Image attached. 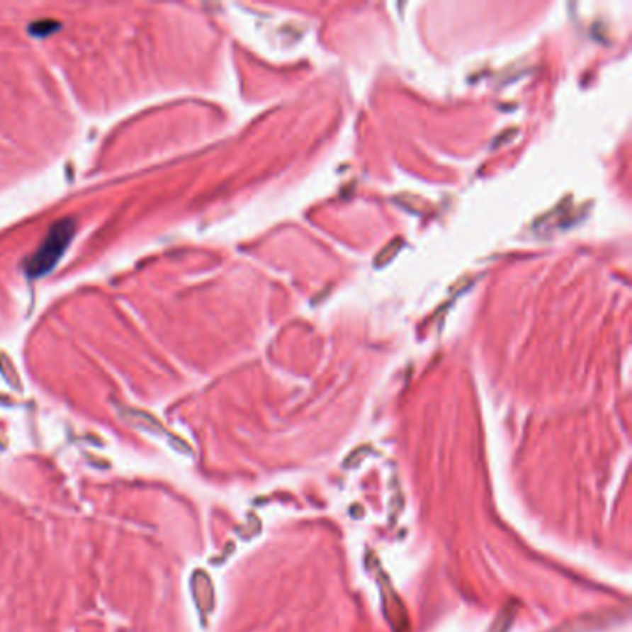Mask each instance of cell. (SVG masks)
Wrapping results in <instances>:
<instances>
[{
    "label": "cell",
    "instance_id": "cell-1",
    "mask_svg": "<svg viewBox=\"0 0 632 632\" xmlns=\"http://www.w3.org/2000/svg\"><path fill=\"white\" fill-rule=\"evenodd\" d=\"M74 234V222L73 219H63L58 221L49 230L47 237L43 239V243L39 245L38 251L32 254V258L26 264V273L28 276H43L47 275L49 271L54 269V266L58 264L60 258L65 251H67L69 243L73 239Z\"/></svg>",
    "mask_w": 632,
    "mask_h": 632
}]
</instances>
